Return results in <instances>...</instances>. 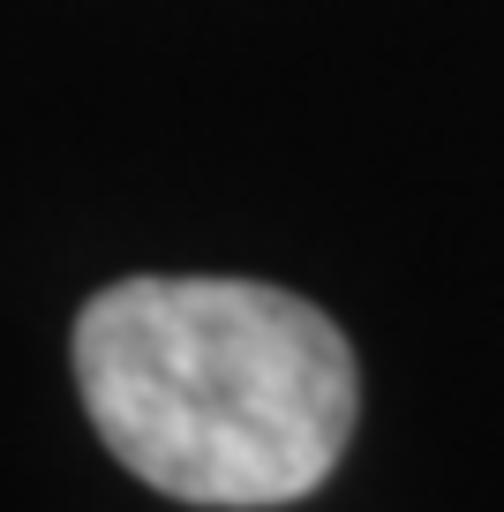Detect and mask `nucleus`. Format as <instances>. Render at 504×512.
<instances>
[{"label": "nucleus", "instance_id": "1", "mask_svg": "<svg viewBox=\"0 0 504 512\" xmlns=\"http://www.w3.org/2000/svg\"><path fill=\"white\" fill-rule=\"evenodd\" d=\"M68 354L106 452L181 505H294L362 415L347 332L264 279H121Z\"/></svg>", "mask_w": 504, "mask_h": 512}]
</instances>
